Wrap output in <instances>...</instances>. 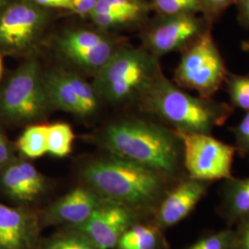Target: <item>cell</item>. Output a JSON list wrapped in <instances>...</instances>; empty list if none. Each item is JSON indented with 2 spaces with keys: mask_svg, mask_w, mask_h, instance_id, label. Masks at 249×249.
Returning a JSON list of instances; mask_svg holds the SVG:
<instances>
[{
  "mask_svg": "<svg viewBox=\"0 0 249 249\" xmlns=\"http://www.w3.org/2000/svg\"><path fill=\"white\" fill-rule=\"evenodd\" d=\"M103 143L114 156L174 177L183 160L182 145L176 133L161 125L138 119H126L110 124Z\"/></svg>",
  "mask_w": 249,
  "mask_h": 249,
  "instance_id": "1",
  "label": "cell"
},
{
  "mask_svg": "<svg viewBox=\"0 0 249 249\" xmlns=\"http://www.w3.org/2000/svg\"><path fill=\"white\" fill-rule=\"evenodd\" d=\"M82 177L102 196L130 210L149 208L161 200L168 178L117 156L90 161Z\"/></svg>",
  "mask_w": 249,
  "mask_h": 249,
  "instance_id": "2",
  "label": "cell"
},
{
  "mask_svg": "<svg viewBox=\"0 0 249 249\" xmlns=\"http://www.w3.org/2000/svg\"><path fill=\"white\" fill-rule=\"evenodd\" d=\"M145 106L176 131L211 134L232 113L230 106L213 99L195 97L167 80L160 72L143 92Z\"/></svg>",
  "mask_w": 249,
  "mask_h": 249,
  "instance_id": "3",
  "label": "cell"
},
{
  "mask_svg": "<svg viewBox=\"0 0 249 249\" xmlns=\"http://www.w3.org/2000/svg\"><path fill=\"white\" fill-rule=\"evenodd\" d=\"M158 73L151 54L140 49H119L96 72L93 88L98 97L120 103L143 94Z\"/></svg>",
  "mask_w": 249,
  "mask_h": 249,
  "instance_id": "4",
  "label": "cell"
},
{
  "mask_svg": "<svg viewBox=\"0 0 249 249\" xmlns=\"http://www.w3.org/2000/svg\"><path fill=\"white\" fill-rule=\"evenodd\" d=\"M227 77L223 56L208 28L185 47L175 81L180 88L195 90L201 98L213 99Z\"/></svg>",
  "mask_w": 249,
  "mask_h": 249,
  "instance_id": "5",
  "label": "cell"
},
{
  "mask_svg": "<svg viewBox=\"0 0 249 249\" xmlns=\"http://www.w3.org/2000/svg\"><path fill=\"white\" fill-rule=\"evenodd\" d=\"M49 104L45 75L36 59L23 63L0 89V114L10 121L36 120Z\"/></svg>",
  "mask_w": 249,
  "mask_h": 249,
  "instance_id": "6",
  "label": "cell"
},
{
  "mask_svg": "<svg viewBox=\"0 0 249 249\" xmlns=\"http://www.w3.org/2000/svg\"><path fill=\"white\" fill-rule=\"evenodd\" d=\"M175 133L182 145L187 178L209 183L233 178L231 170L237 152L235 146L223 142L211 134Z\"/></svg>",
  "mask_w": 249,
  "mask_h": 249,
  "instance_id": "7",
  "label": "cell"
},
{
  "mask_svg": "<svg viewBox=\"0 0 249 249\" xmlns=\"http://www.w3.org/2000/svg\"><path fill=\"white\" fill-rule=\"evenodd\" d=\"M48 18L46 9L25 0L7 6L0 15V49L26 50L41 36Z\"/></svg>",
  "mask_w": 249,
  "mask_h": 249,
  "instance_id": "8",
  "label": "cell"
},
{
  "mask_svg": "<svg viewBox=\"0 0 249 249\" xmlns=\"http://www.w3.org/2000/svg\"><path fill=\"white\" fill-rule=\"evenodd\" d=\"M57 47L69 61L95 73L116 51L108 37L87 29L69 30L63 33L57 39Z\"/></svg>",
  "mask_w": 249,
  "mask_h": 249,
  "instance_id": "9",
  "label": "cell"
},
{
  "mask_svg": "<svg viewBox=\"0 0 249 249\" xmlns=\"http://www.w3.org/2000/svg\"><path fill=\"white\" fill-rule=\"evenodd\" d=\"M151 27L146 36V44L152 54L162 55L185 48L211 24L194 14L163 16Z\"/></svg>",
  "mask_w": 249,
  "mask_h": 249,
  "instance_id": "10",
  "label": "cell"
},
{
  "mask_svg": "<svg viewBox=\"0 0 249 249\" xmlns=\"http://www.w3.org/2000/svg\"><path fill=\"white\" fill-rule=\"evenodd\" d=\"M131 210L113 201L105 202L91 216L79 225V230L97 249H110L116 247L133 223Z\"/></svg>",
  "mask_w": 249,
  "mask_h": 249,
  "instance_id": "11",
  "label": "cell"
},
{
  "mask_svg": "<svg viewBox=\"0 0 249 249\" xmlns=\"http://www.w3.org/2000/svg\"><path fill=\"white\" fill-rule=\"evenodd\" d=\"M211 183L187 178L166 192L157 210L158 227L168 228L185 220L207 194Z\"/></svg>",
  "mask_w": 249,
  "mask_h": 249,
  "instance_id": "12",
  "label": "cell"
},
{
  "mask_svg": "<svg viewBox=\"0 0 249 249\" xmlns=\"http://www.w3.org/2000/svg\"><path fill=\"white\" fill-rule=\"evenodd\" d=\"M103 203L105 201L96 193L84 187H77L53 205L50 215L55 222L79 226Z\"/></svg>",
  "mask_w": 249,
  "mask_h": 249,
  "instance_id": "13",
  "label": "cell"
},
{
  "mask_svg": "<svg viewBox=\"0 0 249 249\" xmlns=\"http://www.w3.org/2000/svg\"><path fill=\"white\" fill-rule=\"evenodd\" d=\"M1 183L5 190L18 200H33L45 187L43 176L29 162L9 164L1 176Z\"/></svg>",
  "mask_w": 249,
  "mask_h": 249,
  "instance_id": "14",
  "label": "cell"
},
{
  "mask_svg": "<svg viewBox=\"0 0 249 249\" xmlns=\"http://www.w3.org/2000/svg\"><path fill=\"white\" fill-rule=\"evenodd\" d=\"M220 213L230 224L249 217V177L225 180Z\"/></svg>",
  "mask_w": 249,
  "mask_h": 249,
  "instance_id": "15",
  "label": "cell"
},
{
  "mask_svg": "<svg viewBox=\"0 0 249 249\" xmlns=\"http://www.w3.org/2000/svg\"><path fill=\"white\" fill-rule=\"evenodd\" d=\"M30 224L20 211L0 203V249H19L30 241Z\"/></svg>",
  "mask_w": 249,
  "mask_h": 249,
  "instance_id": "16",
  "label": "cell"
},
{
  "mask_svg": "<svg viewBox=\"0 0 249 249\" xmlns=\"http://www.w3.org/2000/svg\"><path fill=\"white\" fill-rule=\"evenodd\" d=\"M45 85L47 97L51 105L63 111L84 116L80 100L66 72L55 71L46 74Z\"/></svg>",
  "mask_w": 249,
  "mask_h": 249,
  "instance_id": "17",
  "label": "cell"
},
{
  "mask_svg": "<svg viewBox=\"0 0 249 249\" xmlns=\"http://www.w3.org/2000/svg\"><path fill=\"white\" fill-rule=\"evenodd\" d=\"M158 226L148 224L131 225L118 241L117 249H158L160 235Z\"/></svg>",
  "mask_w": 249,
  "mask_h": 249,
  "instance_id": "18",
  "label": "cell"
},
{
  "mask_svg": "<svg viewBox=\"0 0 249 249\" xmlns=\"http://www.w3.org/2000/svg\"><path fill=\"white\" fill-rule=\"evenodd\" d=\"M18 147L29 158H39L48 152V125L28 126L18 141Z\"/></svg>",
  "mask_w": 249,
  "mask_h": 249,
  "instance_id": "19",
  "label": "cell"
},
{
  "mask_svg": "<svg viewBox=\"0 0 249 249\" xmlns=\"http://www.w3.org/2000/svg\"><path fill=\"white\" fill-rule=\"evenodd\" d=\"M75 136L71 126L66 123H55L48 125V152L62 158L72 151Z\"/></svg>",
  "mask_w": 249,
  "mask_h": 249,
  "instance_id": "20",
  "label": "cell"
},
{
  "mask_svg": "<svg viewBox=\"0 0 249 249\" xmlns=\"http://www.w3.org/2000/svg\"><path fill=\"white\" fill-rule=\"evenodd\" d=\"M147 10L148 7L143 0H97L92 12H117L126 15L137 21L142 18Z\"/></svg>",
  "mask_w": 249,
  "mask_h": 249,
  "instance_id": "21",
  "label": "cell"
},
{
  "mask_svg": "<svg viewBox=\"0 0 249 249\" xmlns=\"http://www.w3.org/2000/svg\"><path fill=\"white\" fill-rule=\"evenodd\" d=\"M83 109L84 116L93 114L98 107V95L89 83L75 73L66 72Z\"/></svg>",
  "mask_w": 249,
  "mask_h": 249,
  "instance_id": "22",
  "label": "cell"
},
{
  "mask_svg": "<svg viewBox=\"0 0 249 249\" xmlns=\"http://www.w3.org/2000/svg\"><path fill=\"white\" fill-rule=\"evenodd\" d=\"M151 4L162 16L201 13L200 0H151Z\"/></svg>",
  "mask_w": 249,
  "mask_h": 249,
  "instance_id": "23",
  "label": "cell"
},
{
  "mask_svg": "<svg viewBox=\"0 0 249 249\" xmlns=\"http://www.w3.org/2000/svg\"><path fill=\"white\" fill-rule=\"evenodd\" d=\"M228 93L232 107L249 111V73L245 75H228Z\"/></svg>",
  "mask_w": 249,
  "mask_h": 249,
  "instance_id": "24",
  "label": "cell"
},
{
  "mask_svg": "<svg viewBox=\"0 0 249 249\" xmlns=\"http://www.w3.org/2000/svg\"><path fill=\"white\" fill-rule=\"evenodd\" d=\"M232 228L223 229L205 235L186 249H231Z\"/></svg>",
  "mask_w": 249,
  "mask_h": 249,
  "instance_id": "25",
  "label": "cell"
},
{
  "mask_svg": "<svg viewBox=\"0 0 249 249\" xmlns=\"http://www.w3.org/2000/svg\"><path fill=\"white\" fill-rule=\"evenodd\" d=\"M91 20L100 28H114V27L124 25L127 23L134 22L133 18L120 14L117 12L112 11H100V12H92L89 16Z\"/></svg>",
  "mask_w": 249,
  "mask_h": 249,
  "instance_id": "26",
  "label": "cell"
},
{
  "mask_svg": "<svg viewBox=\"0 0 249 249\" xmlns=\"http://www.w3.org/2000/svg\"><path fill=\"white\" fill-rule=\"evenodd\" d=\"M236 2L237 0H200L201 13H203L207 21L212 24L225 9L234 3L236 4Z\"/></svg>",
  "mask_w": 249,
  "mask_h": 249,
  "instance_id": "27",
  "label": "cell"
},
{
  "mask_svg": "<svg viewBox=\"0 0 249 249\" xmlns=\"http://www.w3.org/2000/svg\"><path fill=\"white\" fill-rule=\"evenodd\" d=\"M235 138V148L241 156L249 154V111L243 117L240 123L232 129Z\"/></svg>",
  "mask_w": 249,
  "mask_h": 249,
  "instance_id": "28",
  "label": "cell"
},
{
  "mask_svg": "<svg viewBox=\"0 0 249 249\" xmlns=\"http://www.w3.org/2000/svg\"><path fill=\"white\" fill-rule=\"evenodd\" d=\"M50 249H97L84 235L67 236L55 241Z\"/></svg>",
  "mask_w": 249,
  "mask_h": 249,
  "instance_id": "29",
  "label": "cell"
},
{
  "mask_svg": "<svg viewBox=\"0 0 249 249\" xmlns=\"http://www.w3.org/2000/svg\"><path fill=\"white\" fill-rule=\"evenodd\" d=\"M232 230L231 249H249V217L236 223Z\"/></svg>",
  "mask_w": 249,
  "mask_h": 249,
  "instance_id": "30",
  "label": "cell"
},
{
  "mask_svg": "<svg viewBox=\"0 0 249 249\" xmlns=\"http://www.w3.org/2000/svg\"><path fill=\"white\" fill-rule=\"evenodd\" d=\"M44 9H66L73 11L72 0H25Z\"/></svg>",
  "mask_w": 249,
  "mask_h": 249,
  "instance_id": "31",
  "label": "cell"
},
{
  "mask_svg": "<svg viewBox=\"0 0 249 249\" xmlns=\"http://www.w3.org/2000/svg\"><path fill=\"white\" fill-rule=\"evenodd\" d=\"M238 19L244 27L249 28V0H237Z\"/></svg>",
  "mask_w": 249,
  "mask_h": 249,
  "instance_id": "32",
  "label": "cell"
},
{
  "mask_svg": "<svg viewBox=\"0 0 249 249\" xmlns=\"http://www.w3.org/2000/svg\"><path fill=\"white\" fill-rule=\"evenodd\" d=\"M12 152L9 148V143L0 130V165H4L11 159Z\"/></svg>",
  "mask_w": 249,
  "mask_h": 249,
  "instance_id": "33",
  "label": "cell"
},
{
  "mask_svg": "<svg viewBox=\"0 0 249 249\" xmlns=\"http://www.w3.org/2000/svg\"><path fill=\"white\" fill-rule=\"evenodd\" d=\"M7 6H8L7 0H0V15L4 11V9L7 8Z\"/></svg>",
  "mask_w": 249,
  "mask_h": 249,
  "instance_id": "34",
  "label": "cell"
},
{
  "mask_svg": "<svg viewBox=\"0 0 249 249\" xmlns=\"http://www.w3.org/2000/svg\"><path fill=\"white\" fill-rule=\"evenodd\" d=\"M241 46H242V49H243L245 52L249 53V41H243Z\"/></svg>",
  "mask_w": 249,
  "mask_h": 249,
  "instance_id": "35",
  "label": "cell"
},
{
  "mask_svg": "<svg viewBox=\"0 0 249 249\" xmlns=\"http://www.w3.org/2000/svg\"><path fill=\"white\" fill-rule=\"evenodd\" d=\"M2 71H3V62H2V57L0 56V77L2 74Z\"/></svg>",
  "mask_w": 249,
  "mask_h": 249,
  "instance_id": "36",
  "label": "cell"
}]
</instances>
